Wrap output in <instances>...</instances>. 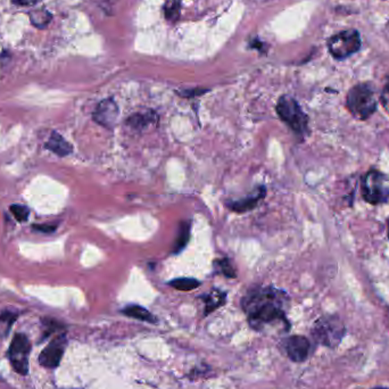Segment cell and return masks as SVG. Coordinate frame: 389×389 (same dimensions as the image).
<instances>
[{
  "label": "cell",
  "mask_w": 389,
  "mask_h": 389,
  "mask_svg": "<svg viewBox=\"0 0 389 389\" xmlns=\"http://www.w3.org/2000/svg\"><path fill=\"white\" fill-rule=\"evenodd\" d=\"M288 296L283 290L273 287H255L247 292L241 301L246 312L248 324L256 331H264L274 324H281L289 329L286 318Z\"/></svg>",
  "instance_id": "cell-1"
},
{
  "label": "cell",
  "mask_w": 389,
  "mask_h": 389,
  "mask_svg": "<svg viewBox=\"0 0 389 389\" xmlns=\"http://www.w3.org/2000/svg\"><path fill=\"white\" fill-rule=\"evenodd\" d=\"M346 105L358 120H367L377 109V98L370 84H358L349 90Z\"/></svg>",
  "instance_id": "cell-2"
},
{
  "label": "cell",
  "mask_w": 389,
  "mask_h": 389,
  "mask_svg": "<svg viewBox=\"0 0 389 389\" xmlns=\"http://www.w3.org/2000/svg\"><path fill=\"white\" fill-rule=\"evenodd\" d=\"M276 111L281 121L286 123L294 134L299 137H305L308 132V118L293 97L288 95L281 96L278 100Z\"/></svg>",
  "instance_id": "cell-3"
},
{
  "label": "cell",
  "mask_w": 389,
  "mask_h": 389,
  "mask_svg": "<svg viewBox=\"0 0 389 389\" xmlns=\"http://www.w3.org/2000/svg\"><path fill=\"white\" fill-rule=\"evenodd\" d=\"M362 193L365 202L372 205L389 200V179L377 170H370L362 177Z\"/></svg>",
  "instance_id": "cell-4"
},
{
  "label": "cell",
  "mask_w": 389,
  "mask_h": 389,
  "mask_svg": "<svg viewBox=\"0 0 389 389\" xmlns=\"http://www.w3.org/2000/svg\"><path fill=\"white\" fill-rule=\"evenodd\" d=\"M31 353V342L24 333H17L13 338L8 349V358L13 369L19 374H28L29 358Z\"/></svg>",
  "instance_id": "cell-5"
},
{
  "label": "cell",
  "mask_w": 389,
  "mask_h": 389,
  "mask_svg": "<svg viewBox=\"0 0 389 389\" xmlns=\"http://www.w3.org/2000/svg\"><path fill=\"white\" fill-rule=\"evenodd\" d=\"M328 47L335 58L344 59L361 48V39L358 31L347 30L333 35L328 42Z\"/></svg>",
  "instance_id": "cell-6"
},
{
  "label": "cell",
  "mask_w": 389,
  "mask_h": 389,
  "mask_svg": "<svg viewBox=\"0 0 389 389\" xmlns=\"http://www.w3.org/2000/svg\"><path fill=\"white\" fill-rule=\"evenodd\" d=\"M345 333V327L340 319L335 317L322 318L315 324L313 335L315 340L326 346H335L342 340Z\"/></svg>",
  "instance_id": "cell-7"
},
{
  "label": "cell",
  "mask_w": 389,
  "mask_h": 389,
  "mask_svg": "<svg viewBox=\"0 0 389 389\" xmlns=\"http://www.w3.org/2000/svg\"><path fill=\"white\" fill-rule=\"evenodd\" d=\"M66 338L65 335H59L55 337L49 345L40 353L39 362L42 367L47 369H55L58 367L62 361L63 354L65 352Z\"/></svg>",
  "instance_id": "cell-8"
},
{
  "label": "cell",
  "mask_w": 389,
  "mask_h": 389,
  "mask_svg": "<svg viewBox=\"0 0 389 389\" xmlns=\"http://www.w3.org/2000/svg\"><path fill=\"white\" fill-rule=\"evenodd\" d=\"M118 116H120V109H118V104L112 98H109V100H102L97 105L94 114H93V118L97 125H102L109 130H113L116 127Z\"/></svg>",
  "instance_id": "cell-9"
},
{
  "label": "cell",
  "mask_w": 389,
  "mask_h": 389,
  "mask_svg": "<svg viewBox=\"0 0 389 389\" xmlns=\"http://www.w3.org/2000/svg\"><path fill=\"white\" fill-rule=\"evenodd\" d=\"M287 355L294 362L305 361L311 351V344L303 336H293L285 340Z\"/></svg>",
  "instance_id": "cell-10"
},
{
  "label": "cell",
  "mask_w": 389,
  "mask_h": 389,
  "mask_svg": "<svg viewBox=\"0 0 389 389\" xmlns=\"http://www.w3.org/2000/svg\"><path fill=\"white\" fill-rule=\"evenodd\" d=\"M267 195V189L265 187H257L251 195L241 198L239 200H231V202L225 203L228 209H231L232 212L246 213L259 206L260 202Z\"/></svg>",
  "instance_id": "cell-11"
},
{
  "label": "cell",
  "mask_w": 389,
  "mask_h": 389,
  "mask_svg": "<svg viewBox=\"0 0 389 389\" xmlns=\"http://www.w3.org/2000/svg\"><path fill=\"white\" fill-rule=\"evenodd\" d=\"M45 147L50 152H53L54 154H56L59 157H65L73 152V147H72L71 143L65 141V138H63L57 131L51 132Z\"/></svg>",
  "instance_id": "cell-12"
},
{
  "label": "cell",
  "mask_w": 389,
  "mask_h": 389,
  "mask_svg": "<svg viewBox=\"0 0 389 389\" xmlns=\"http://www.w3.org/2000/svg\"><path fill=\"white\" fill-rule=\"evenodd\" d=\"M157 120L159 118L156 116V113L153 111H148L146 113H136L128 118L125 123L134 130H143V129L148 128L150 125L156 123Z\"/></svg>",
  "instance_id": "cell-13"
},
{
  "label": "cell",
  "mask_w": 389,
  "mask_h": 389,
  "mask_svg": "<svg viewBox=\"0 0 389 389\" xmlns=\"http://www.w3.org/2000/svg\"><path fill=\"white\" fill-rule=\"evenodd\" d=\"M202 299L205 303V315H209L216 308L225 304L227 293L220 289H212L209 293L202 296Z\"/></svg>",
  "instance_id": "cell-14"
},
{
  "label": "cell",
  "mask_w": 389,
  "mask_h": 389,
  "mask_svg": "<svg viewBox=\"0 0 389 389\" xmlns=\"http://www.w3.org/2000/svg\"><path fill=\"white\" fill-rule=\"evenodd\" d=\"M190 231H191V222L182 221L177 228V238H175V245L172 248L173 254H179L184 251V247L187 246L190 239Z\"/></svg>",
  "instance_id": "cell-15"
},
{
  "label": "cell",
  "mask_w": 389,
  "mask_h": 389,
  "mask_svg": "<svg viewBox=\"0 0 389 389\" xmlns=\"http://www.w3.org/2000/svg\"><path fill=\"white\" fill-rule=\"evenodd\" d=\"M122 313L129 318L137 319V320L156 324V318L146 308L139 305H128L122 310Z\"/></svg>",
  "instance_id": "cell-16"
},
{
  "label": "cell",
  "mask_w": 389,
  "mask_h": 389,
  "mask_svg": "<svg viewBox=\"0 0 389 389\" xmlns=\"http://www.w3.org/2000/svg\"><path fill=\"white\" fill-rule=\"evenodd\" d=\"M29 17L32 25L38 29L47 28L49 23L53 21V15L46 8H35L29 13Z\"/></svg>",
  "instance_id": "cell-17"
},
{
  "label": "cell",
  "mask_w": 389,
  "mask_h": 389,
  "mask_svg": "<svg viewBox=\"0 0 389 389\" xmlns=\"http://www.w3.org/2000/svg\"><path fill=\"white\" fill-rule=\"evenodd\" d=\"M168 285L181 292H190V290L198 288L200 286V281L197 280L195 278H177V279L168 281Z\"/></svg>",
  "instance_id": "cell-18"
},
{
  "label": "cell",
  "mask_w": 389,
  "mask_h": 389,
  "mask_svg": "<svg viewBox=\"0 0 389 389\" xmlns=\"http://www.w3.org/2000/svg\"><path fill=\"white\" fill-rule=\"evenodd\" d=\"M214 264L216 265V268H218L220 272H221L223 276H225V277L231 278V279L237 278V272L236 270H235L234 265L231 263L230 259L223 257V259L215 261Z\"/></svg>",
  "instance_id": "cell-19"
},
{
  "label": "cell",
  "mask_w": 389,
  "mask_h": 389,
  "mask_svg": "<svg viewBox=\"0 0 389 389\" xmlns=\"http://www.w3.org/2000/svg\"><path fill=\"white\" fill-rule=\"evenodd\" d=\"M179 7H180V0H166V19H177L179 16Z\"/></svg>",
  "instance_id": "cell-20"
},
{
  "label": "cell",
  "mask_w": 389,
  "mask_h": 389,
  "mask_svg": "<svg viewBox=\"0 0 389 389\" xmlns=\"http://www.w3.org/2000/svg\"><path fill=\"white\" fill-rule=\"evenodd\" d=\"M10 212L13 215L15 216L16 220L19 222H24L28 220L29 218V211L26 206L19 205V204H15V205L10 206Z\"/></svg>",
  "instance_id": "cell-21"
},
{
  "label": "cell",
  "mask_w": 389,
  "mask_h": 389,
  "mask_svg": "<svg viewBox=\"0 0 389 389\" xmlns=\"http://www.w3.org/2000/svg\"><path fill=\"white\" fill-rule=\"evenodd\" d=\"M380 100H381L383 107H385V109H386L389 114V78L388 80H387L386 84H385V87H383Z\"/></svg>",
  "instance_id": "cell-22"
},
{
  "label": "cell",
  "mask_w": 389,
  "mask_h": 389,
  "mask_svg": "<svg viewBox=\"0 0 389 389\" xmlns=\"http://www.w3.org/2000/svg\"><path fill=\"white\" fill-rule=\"evenodd\" d=\"M13 3L21 7H33L42 0H12Z\"/></svg>",
  "instance_id": "cell-23"
},
{
  "label": "cell",
  "mask_w": 389,
  "mask_h": 389,
  "mask_svg": "<svg viewBox=\"0 0 389 389\" xmlns=\"http://www.w3.org/2000/svg\"><path fill=\"white\" fill-rule=\"evenodd\" d=\"M35 230L40 231V232H54L56 230V225H49V224H42V225H35Z\"/></svg>",
  "instance_id": "cell-24"
},
{
  "label": "cell",
  "mask_w": 389,
  "mask_h": 389,
  "mask_svg": "<svg viewBox=\"0 0 389 389\" xmlns=\"http://www.w3.org/2000/svg\"><path fill=\"white\" fill-rule=\"evenodd\" d=\"M387 229H388V238H389V218L388 220H387Z\"/></svg>",
  "instance_id": "cell-25"
},
{
  "label": "cell",
  "mask_w": 389,
  "mask_h": 389,
  "mask_svg": "<svg viewBox=\"0 0 389 389\" xmlns=\"http://www.w3.org/2000/svg\"><path fill=\"white\" fill-rule=\"evenodd\" d=\"M374 389H387V388H374Z\"/></svg>",
  "instance_id": "cell-26"
}]
</instances>
